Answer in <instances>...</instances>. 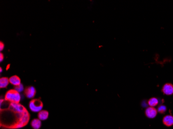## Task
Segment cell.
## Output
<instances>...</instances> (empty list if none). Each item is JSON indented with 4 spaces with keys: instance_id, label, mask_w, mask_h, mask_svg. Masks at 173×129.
<instances>
[{
    "instance_id": "1",
    "label": "cell",
    "mask_w": 173,
    "mask_h": 129,
    "mask_svg": "<svg viewBox=\"0 0 173 129\" xmlns=\"http://www.w3.org/2000/svg\"><path fill=\"white\" fill-rule=\"evenodd\" d=\"M1 127L5 129H18L26 126L30 116L27 109L16 113L8 109H1Z\"/></svg>"
},
{
    "instance_id": "2",
    "label": "cell",
    "mask_w": 173,
    "mask_h": 129,
    "mask_svg": "<svg viewBox=\"0 0 173 129\" xmlns=\"http://www.w3.org/2000/svg\"><path fill=\"white\" fill-rule=\"evenodd\" d=\"M5 100L9 102L19 103L21 100L20 93L15 90H10L6 93Z\"/></svg>"
},
{
    "instance_id": "3",
    "label": "cell",
    "mask_w": 173,
    "mask_h": 129,
    "mask_svg": "<svg viewBox=\"0 0 173 129\" xmlns=\"http://www.w3.org/2000/svg\"><path fill=\"white\" fill-rule=\"evenodd\" d=\"M29 108L31 111L34 113H39L42 110L43 104L40 99H33L29 103Z\"/></svg>"
},
{
    "instance_id": "4",
    "label": "cell",
    "mask_w": 173,
    "mask_h": 129,
    "mask_svg": "<svg viewBox=\"0 0 173 129\" xmlns=\"http://www.w3.org/2000/svg\"><path fill=\"white\" fill-rule=\"evenodd\" d=\"M145 115L148 118L153 119L155 118L158 114V111L155 107H149L145 110Z\"/></svg>"
},
{
    "instance_id": "5",
    "label": "cell",
    "mask_w": 173,
    "mask_h": 129,
    "mask_svg": "<svg viewBox=\"0 0 173 129\" xmlns=\"http://www.w3.org/2000/svg\"><path fill=\"white\" fill-rule=\"evenodd\" d=\"M162 92L163 94L170 96L173 94V85L171 83H166L163 85Z\"/></svg>"
},
{
    "instance_id": "6",
    "label": "cell",
    "mask_w": 173,
    "mask_h": 129,
    "mask_svg": "<svg viewBox=\"0 0 173 129\" xmlns=\"http://www.w3.org/2000/svg\"><path fill=\"white\" fill-rule=\"evenodd\" d=\"M25 96L29 99H32L35 96L36 94V90L33 86L27 87L25 90Z\"/></svg>"
},
{
    "instance_id": "7",
    "label": "cell",
    "mask_w": 173,
    "mask_h": 129,
    "mask_svg": "<svg viewBox=\"0 0 173 129\" xmlns=\"http://www.w3.org/2000/svg\"><path fill=\"white\" fill-rule=\"evenodd\" d=\"M163 124L167 127H171L173 126V116L170 115H166L162 120Z\"/></svg>"
},
{
    "instance_id": "8",
    "label": "cell",
    "mask_w": 173,
    "mask_h": 129,
    "mask_svg": "<svg viewBox=\"0 0 173 129\" xmlns=\"http://www.w3.org/2000/svg\"><path fill=\"white\" fill-rule=\"evenodd\" d=\"M10 83L11 84L14 85L15 86H18L21 84V80L19 77L17 75H13L9 79Z\"/></svg>"
},
{
    "instance_id": "9",
    "label": "cell",
    "mask_w": 173,
    "mask_h": 129,
    "mask_svg": "<svg viewBox=\"0 0 173 129\" xmlns=\"http://www.w3.org/2000/svg\"><path fill=\"white\" fill-rule=\"evenodd\" d=\"M49 116V113L45 110H42L38 114V119L42 120H45L47 119Z\"/></svg>"
},
{
    "instance_id": "10",
    "label": "cell",
    "mask_w": 173,
    "mask_h": 129,
    "mask_svg": "<svg viewBox=\"0 0 173 129\" xmlns=\"http://www.w3.org/2000/svg\"><path fill=\"white\" fill-rule=\"evenodd\" d=\"M31 126L34 129H39L42 126V122L39 119H33L31 122Z\"/></svg>"
},
{
    "instance_id": "11",
    "label": "cell",
    "mask_w": 173,
    "mask_h": 129,
    "mask_svg": "<svg viewBox=\"0 0 173 129\" xmlns=\"http://www.w3.org/2000/svg\"><path fill=\"white\" fill-rule=\"evenodd\" d=\"M9 83H10V81H9V79H8V77H1L0 79V87L1 88H6L8 86Z\"/></svg>"
},
{
    "instance_id": "12",
    "label": "cell",
    "mask_w": 173,
    "mask_h": 129,
    "mask_svg": "<svg viewBox=\"0 0 173 129\" xmlns=\"http://www.w3.org/2000/svg\"><path fill=\"white\" fill-rule=\"evenodd\" d=\"M159 103L158 99L155 97H152L148 100V104L150 107H155L157 106Z\"/></svg>"
},
{
    "instance_id": "13",
    "label": "cell",
    "mask_w": 173,
    "mask_h": 129,
    "mask_svg": "<svg viewBox=\"0 0 173 129\" xmlns=\"http://www.w3.org/2000/svg\"><path fill=\"white\" fill-rule=\"evenodd\" d=\"M166 110H167V108L164 105H161L159 107H158V109H157L158 112H159L160 114H164L166 111Z\"/></svg>"
},
{
    "instance_id": "14",
    "label": "cell",
    "mask_w": 173,
    "mask_h": 129,
    "mask_svg": "<svg viewBox=\"0 0 173 129\" xmlns=\"http://www.w3.org/2000/svg\"><path fill=\"white\" fill-rule=\"evenodd\" d=\"M14 90L20 93V92H23V90L24 87H23V85L22 84H20V85H19L18 86H15Z\"/></svg>"
},
{
    "instance_id": "15",
    "label": "cell",
    "mask_w": 173,
    "mask_h": 129,
    "mask_svg": "<svg viewBox=\"0 0 173 129\" xmlns=\"http://www.w3.org/2000/svg\"><path fill=\"white\" fill-rule=\"evenodd\" d=\"M4 45L3 42H0V51H2L3 49H4Z\"/></svg>"
},
{
    "instance_id": "16",
    "label": "cell",
    "mask_w": 173,
    "mask_h": 129,
    "mask_svg": "<svg viewBox=\"0 0 173 129\" xmlns=\"http://www.w3.org/2000/svg\"><path fill=\"white\" fill-rule=\"evenodd\" d=\"M4 60V55L2 53H0V62H2Z\"/></svg>"
},
{
    "instance_id": "17",
    "label": "cell",
    "mask_w": 173,
    "mask_h": 129,
    "mask_svg": "<svg viewBox=\"0 0 173 129\" xmlns=\"http://www.w3.org/2000/svg\"><path fill=\"white\" fill-rule=\"evenodd\" d=\"M0 72H2V68H0Z\"/></svg>"
}]
</instances>
